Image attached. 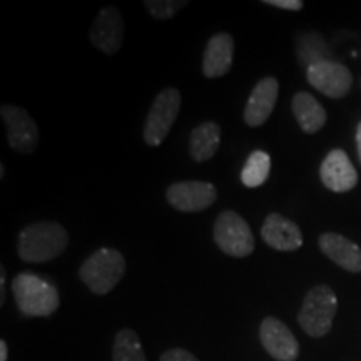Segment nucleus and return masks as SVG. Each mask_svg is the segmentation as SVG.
<instances>
[{"label": "nucleus", "instance_id": "15", "mask_svg": "<svg viewBox=\"0 0 361 361\" xmlns=\"http://www.w3.org/2000/svg\"><path fill=\"white\" fill-rule=\"evenodd\" d=\"M234 57V40L229 34H216L207 40L202 56V74L207 79H218L231 71Z\"/></svg>", "mask_w": 361, "mask_h": 361}, {"label": "nucleus", "instance_id": "8", "mask_svg": "<svg viewBox=\"0 0 361 361\" xmlns=\"http://www.w3.org/2000/svg\"><path fill=\"white\" fill-rule=\"evenodd\" d=\"M166 200L180 213H200L214 204L218 189L202 180H180L168 188Z\"/></svg>", "mask_w": 361, "mask_h": 361}, {"label": "nucleus", "instance_id": "2", "mask_svg": "<svg viewBox=\"0 0 361 361\" xmlns=\"http://www.w3.org/2000/svg\"><path fill=\"white\" fill-rule=\"evenodd\" d=\"M12 293L17 308L25 316H51L61 305L57 288L35 273L17 274Z\"/></svg>", "mask_w": 361, "mask_h": 361}, {"label": "nucleus", "instance_id": "6", "mask_svg": "<svg viewBox=\"0 0 361 361\" xmlns=\"http://www.w3.org/2000/svg\"><path fill=\"white\" fill-rule=\"evenodd\" d=\"M214 241L224 255L246 258L255 251V236L250 224L236 211H224L214 223Z\"/></svg>", "mask_w": 361, "mask_h": 361}, {"label": "nucleus", "instance_id": "22", "mask_svg": "<svg viewBox=\"0 0 361 361\" xmlns=\"http://www.w3.org/2000/svg\"><path fill=\"white\" fill-rule=\"evenodd\" d=\"M188 4V0H183V2L180 0H144V7L147 8V12L159 20H169Z\"/></svg>", "mask_w": 361, "mask_h": 361}, {"label": "nucleus", "instance_id": "20", "mask_svg": "<svg viewBox=\"0 0 361 361\" xmlns=\"http://www.w3.org/2000/svg\"><path fill=\"white\" fill-rule=\"evenodd\" d=\"M271 173V157L264 151H252L241 171V180L246 188H259Z\"/></svg>", "mask_w": 361, "mask_h": 361}, {"label": "nucleus", "instance_id": "14", "mask_svg": "<svg viewBox=\"0 0 361 361\" xmlns=\"http://www.w3.org/2000/svg\"><path fill=\"white\" fill-rule=\"evenodd\" d=\"M279 82L274 78H264L252 89L245 107V123L250 128H259L273 114L278 101Z\"/></svg>", "mask_w": 361, "mask_h": 361}, {"label": "nucleus", "instance_id": "21", "mask_svg": "<svg viewBox=\"0 0 361 361\" xmlns=\"http://www.w3.org/2000/svg\"><path fill=\"white\" fill-rule=\"evenodd\" d=\"M112 360L114 361H147L144 355L141 340L134 329L124 328L116 335L112 346Z\"/></svg>", "mask_w": 361, "mask_h": 361}, {"label": "nucleus", "instance_id": "19", "mask_svg": "<svg viewBox=\"0 0 361 361\" xmlns=\"http://www.w3.org/2000/svg\"><path fill=\"white\" fill-rule=\"evenodd\" d=\"M298 59H300V64H303L306 69H310L311 66L319 64V62L331 61V51H329L328 44L322 39V35L310 32L305 35H300L298 39V47H296Z\"/></svg>", "mask_w": 361, "mask_h": 361}, {"label": "nucleus", "instance_id": "13", "mask_svg": "<svg viewBox=\"0 0 361 361\" xmlns=\"http://www.w3.org/2000/svg\"><path fill=\"white\" fill-rule=\"evenodd\" d=\"M261 238L266 245L276 251H296L303 245L300 226L278 213L266 216L261 226Z\"/></svg>", "mask_w": 361, "mask_h": 361}, {"label": "nucleus", "instance_id": "18", "mask_svg": "<svg viewBox=\"0 0 361 361\" xmlns=\"http://www.w3.org/2000/svg\"><path fill=\"white\" fill-rule=\"evenodd\" d=\"M221 144V128L213 121H207L194 128L189 135V154L192 161H209L218 152Z\"/></svg>", "mask_w": 361, "mask_h": 361}, {"label": "nucleus", "instance_id": "17", "mask_svg": "<svg viewBox=\"0 0 361 361\" xmlns=\"http://www.w3.org/2000/svg\"><path fill=\"white\" fill-rule=\"evenodd\" d=\"M291 109L296 117V123L306 134H316L326 124V111L310 92L295 94Z\"/></svg>", "mask_w": 361, "mask_h": 361}, {"label": "nucleus", "instance_id": "9", "mask_svg": "<svg viewBox=\"0 0 361 361\" xmlns=\"http://www.w3.org/2000/svg\"><path fill=\"white\" fill-rule=\"evenodd\" d=\"M308 82L316 90L329 99H343L348 96L353 85V75L346 66L335 61L319 62L306 69Z\"/></svg>", "mask_w": 361, "mask_h": 361}, {"label": "nucleus", "instance_id": "16", "mask_svg": "<svg viewBox=\"0 0 361 361\" xmlns=\"http://www.w3.org/2000/svg\"><path fill=\"white\" fill-rule=\"evenodd\" d=\"M318 245L333 263L351 273H361V250L348 238L336 233H324L319 236Z\"/></svg>", "mask_w": 361, "mask_h": 361}, {"label": "nucleus", "instance_id": "5", "mask_svg": "<svg viewBox=\"0 0 361 361\" xmlns=\"http://www.w3.org/2000/svg\"><path fill=\"white\" fill-rule=\"evenodd\" d=\"M180 111V94L176 87H166L157 94L144 123L142 137L147 146H161L168 137Z\"/></svg>", "mask_w": 361, "mask_h": 361}, {"label": "nucleus", "instance_id": "26", "mask_svg": "<svg viewBox=\"0 0 361 361\" xmlns=\"http://www.w3.org/2000/svg\"><path fill=\"white\" fill-rule=\"evenodd\" d=\"M7 358H8L7 341L2 340V341H0V361H7Z\"/></svg>", "mask_w": 361, "mask_h": 361}, {"label": "nucleus", "instance_id": "10", "mask_svg": "<svg viewBox=\"0 0 361 361\" xmlns=\"http://www.w3.org/2000/svg\"><path fill=\"white\" fill-rule=\"evenodd\" d=\"M90 42L97 51L114 56L124 42V19L116 7H104L90 27Z\"/></svg>", "mask_w": 361, "mask_h": 361}, {"label": "nucleus", "instance_id": "3", "mask_svg": "<svg viewBox=\"0 0 361 361\" xmlns=\"http://www.w3.org/2000/svg\"><path fill=\"white\" fill-rule=\"evenodd\" d=\"M126 274L123 252L111 247H99L79 269V278L94 295H107Z\"/></svg>", "mask_w": 361, "mask_h": 361}, {"label": "nucleus", "instance_id": "23", "mask_svg": "<svg viewBox=\"0 0 361 361\" xmlns=\"http://www.w3.org/2000/svg\"><path fill=\"white\" fill-rule=\"evenodd\" d=\"M161 361H200L192 353H189L188 350L183 348H174L162 353Z\"/></svg>", "mask_w": 361, "mask_h": 361}, {"label": "nucleus", "instance_id": "11", "mask_svg": "<svg viewBox=\"0 0 361 361\" xmlns=\"http://www.w3.org/2000/svg\"><path fill=\"white\" fill-rule=\"evenodd\" d=\"M319 178L324 188L333 192L351 191L358 184V173L343 149H333L319 168Z\"/></svg>", "mask_w": 361, "mask_h": 361}, {"label": "nucleus", "instance_id": "7", "mask_svg": "<svg viewBox=\"0 0 361 361\" xmlns=\"http://www.w3.org/2000/svg\"><path fill=\"white\" fill-rule=\"evenodd\" d=\"M4 124L7 128V142L20 154H32L39 144V129L24 107L4 104L0 107Z\"/></svg>", "mask_w": 361, "mask_h": 361}, {"label": "nucleus", "instance_id": "1", "mask_svg": "<svg viewBox=\"0 0 361 361\" xmlns=\"http://www.w3.org/2000/svg\"><path fill=\"white\" fill-rule=\"evenodd\" d=\"M67 245L69 234L64 226L52 221H40L22 229L17 252L25 263H47L61 256Z\"/></svg>", "mask_w": 361, "mask_h": 361}, {"label": "nucleus", "instance_id": "12", "mask_svg": "<svg viewBox=\"0 0 361 361\" xmlns=\"http://www.w3.org/2000/svg\"><path fill=\"white\" fill-rule=\"evenodd\" d=\"M259 338L264 350L278 361H295L300 355V345L291 329L276 318H266L261 323Z\"/></svg>", "mask_w": 361, "mask_h": 361}, {"label": "nucleus", "instance_id": "25", "mask_svg": "<svg viewBox=\"0 0 361 361\" xmlns=\"http://www.w3.org/2000/svg\"><path fill=\"white\" fill-rule=\"evenodd\" d=\"M0 305H4V300H6V269H0Z\"/></svg>", "mask_w": 361, "mask_h": 361}, {"label": "nucleus", "instance_id": "27", "mask_svg": "<svg viewBox=\"0 0 361 361\" xmlns=\"http://www.w3.org/2000/svg\"><path fill=\"white\" fill-rule=\"evenodd\" d=\"M356 149H358V157L361 162V123L358 124V129H356Z\"/></svg>", "mask_w": 361, "mask_h": 361}, {"label": "nucleus", "instance_id": "24", "mask_svg": "<svg viewBox=\"0 0 361 361\" xmlns=\"http://www.w3.org/2000/svg\"><path fill=\"white\" fill-rule=\"evenodd\" d=\"M266 6L283 8V11H301L305 4L301 0H264Z\"/></svg>", "mask_w": 361, "mask_h": 361}, {"label": "nucleus", "instance_id": "4", "mask_svg": "<svg viewBox=\"0 0 361 361\" xmlns=\"http://www.w3.org/2000/svg\"><path fill=\"white\" fill-rule=\"evenodd\" d=\"M338 308L335 291L326 284L311 288L306 293L303 306L298 314V323L311 338H322L329 333L333 326Z\"/></svg>", "mask_w": 361, "mask_h": 361}]
</instances>
